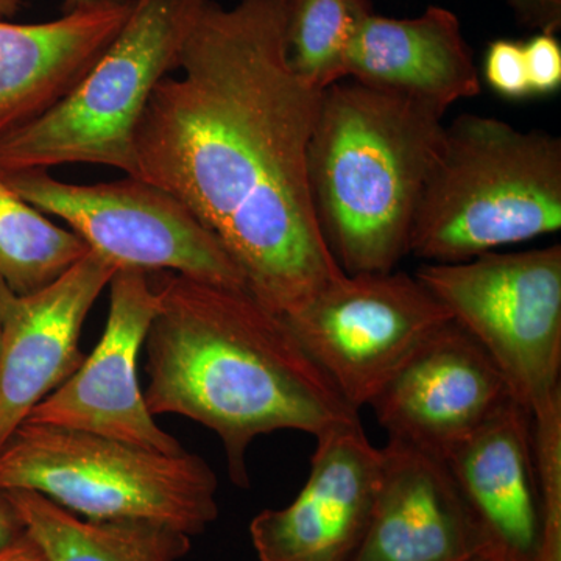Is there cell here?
<instances>
[{
  "label": "cell",
  "instance_id": "obj_1",
  "mask_svg": "<svg viewBox=\"0 0 561 561\" xmlns=\"http://www.w3.org/2000/svg\"><path fill=\"white\" fill-rule=\"evenodd\" d=\"M286 20L287 0H210L133 135L135 176L183 202L279 317L345 273L309 184L323 91L291 70Z\"/></svg>",
  "mask_w": 561,
  "mask_h": 561
},
{
  "label": "cell",
  "instance_id": "obj_2",
  "mask_svg": "<svg viewBox=\"0 0 561 561\" xmlns=\"http://www.w3.org/2000/svg\"><path fill=\"white\" fill-rule=\"evenodd\" d=\"M157 273L158 312L144 343L147 409L216 432L239 489L250 486L247 451L261 435L287 430L317 437L359 420L283 317L249 290Z\"/></svg>",
  "mask_w": 561,
  "mask_h": 561
},
{
  "label": "cell",
  "instance_id": "obj_3",
  "mask_svg": "<svg viewBox=\"0 0 561 561\" xmlns=\"http://www.w3.org/2000/svg\"><path fill=\"white\" fill-rule=\"evenodd\" d=\"M445 113L345 79L321 92L308 151L313 209L342 271L391 272L411 249Z\"/></svg>",
  "mask_w": 561,
  "mask_h": 561
},
{
  "label": "cell",
  "instance_id": "obj_4",
  "mask_svg": "<svg viewBox=\"0 0 561 561\" xmlns=\"http://www.w3.org/2000/svg\"><path fill=\"white\" fill-rule=\"evenodd\" d=\"M560 227L559 136L478 114L445 125L409 254L426 264H457Z\"/></svg>",
  "mask_w": 561,
  "mask_h": 561
},
{
  "label": "cell",
  "instance_id": "obj_5",
  "mask_svg": "<svg viewBox=\"0 0 561 561\" xmlns=\"http://www.w3.org/2000/svg\"><path fill=\"white\" fill-rule=\"evenodd\" d=\"M43 494L81 518L161 524L197 537L219 518L216 472L91 432L22 423L0 449V491Z\"/></svg>",
  "mask_w": 561,
  "mask_h": 561
},
{
  "label": "cell",
  "instance_id": "obj_6",
  "mask_svg": "<svg viewBox=\"0 0 561 561\" xmlns=\"http://www.w3.org/2000/svg\"><path fill=\"white\" fill-rule=\"evenodd\" d=\"M210 0H133L108 49L68 98L0 136V172L108 165L135 176L133 135L151 92L179 69Z\"/></svg>",
  "mask_w": 561,
  "mask_h": 561
},
{
  "label": "cell",
  "instance_id": "obj_7",
  "mask_svg": "<svg viewBox=\"0 0 561 561\" xmlns=\"http://www.w3.org/2000/svg\"><path fill=\"white\" fill-rule=\"evenodd\" d=\"M537 415L561 401V247L490 251L415 273Z\"/></svg>",
  "mask_w": 561,
  "mask_h": 561
},
{
  "label": "cell",
  "instance_id": "obj_8",
  "mask_svg": "<svg viewBox=\"0 0 561 561\" xmlns=\"http://www.w3.org/2000/svg\"><path fill=\"white\" fill-rule=\"evenodd\" d=\"M0 179L44 216L65 221L117 271L173 272L249 290L219 238L171 192L149 181L127 175L72 184L46 169L0 172Z\"/></svg>",
  "mask_w": 561,
  "mask_h": 561
},
{
  "label": "cell",
  "instance_id": "obj_9",
  "mask_svg": "<svg viewBox=\"0 0 561 561\" xmlns=\"http://www.w3.org/2000/svg\"><path fill=\"white\" fill-rule=\"evenodd\" d=\"M283 319L359 411L451 316L415 275L391 271L343 273Z\"/></svg>",
  "mask_w": 561,
  "mask_h": 561
},
{
  "label": "cell",
  "instance_id": "obj_10",
  "mask_svg": "<svg viewBox=\"0 0 561 561\" xmlns=\"http://www.w3.org/2000/svg\"><path fill=\"white\" fill-rule=\"evenodd\" d=\"M108 286L101 342L24 423L91 432L165 454L186 451L154 423L140 391L138 357L158 312L157 290L149 275L135 268H121Z\"/></svg>",
  "mask_w": 561,
  "mask_h": 561
},
{
  "label": "cell",
  "instance_id": "obj_11",
  "mask_svg": "<svg viewBox=\"0 0 561 561\" xmlns=\"http://www.w3.org/2000/svg\"><path fill=\"white\" fill-rule=\"evenodd\" d=\"M508 397L489 353L451 319L424 339L370 405L389 438L445 460Z\"/></svg>",
  "mask_w": 561,
  "mask_h": 561
},
{
  "label": "cell",
  "instance_id": "obj_12",
  "mask_svg": "<svg viewBox=\"0 0 561 561\" xmlns=\"http://www.w3.org/2000/svg\"><path fill=\"white\" fill-rule=\"evenodd\" d=\"M311 472L283 508L254 516L250 537L260 561H353L370 523L382 476V449L360 420L317 435Z\"/></svg>",
  "mask_w": 561,
  "mask_h": 561
},
{
  "label": "cell",
  "instance_id": "obj_13",
  "mask_svg": "<svg viewBox=\"0 0 561 561\" xmlns=\"http://www.w3.org/2000/svg\"><path fill=\"white\" fill-rule=\"evenodd\" d=\"M116 272V265L91 250L33 294H14L0 280V449L83 364L81 328Z\"/></svg>",
  "mask_w": 561,
  "mask_h": 561
},
{
  "label": "cell",
  "instance_id": "obj_14",
  "mask_svg": "<svg viewBox=\"0 0 561 561\" xmlns=\"http://www.w3.org/2000/svg\"><path fill=\"white\" fill-rule=\"evenodd\" d=\"M481 540L496 561H540L541 490L534 420L508 397L445 459Z\"/></svg>",
  "mask_w": 561,
  "mask_h": 561
},
{
  "label": "cell",
  "instance_id": "obj_15",
  "mask_svg": "<svg viewBox=\"0 0 561 561\" xmlns=\"http://www.w3.org/2000/svg\"><path fill=\"white\" fill-rule=\"evenodd\" d=\"M370 523L353 561H468L481 540L442 457L389 438Z\"/></svg>",
  "mask_w": 561,
  "mask_h": 561
},
{
  "label": "cell",
  "instance_id": "obj_16",
  "mask_svg": "<svg viewBox=\"0 0 561 561\" xmlns=\"http://www.w3.org/2000/svg\"><path fill=\"white\" fill-rule=\"evenodd\" d=\"M131 7L125 0L38 24L0 20V136L60 105L119 35Z\"/></svg>",
  "mask_w": 561,
  "mask_h": 561
},
{
  "label": "cell",
  "instance_id": "obj_17",
  "mask_svg": "<svg viewBox=\"0 0 561 561\" xmlns=\"http://www.w3.org/2000/svg\"><path fill=\"white\" fill-rule=\"evenodd\" d=\"M346 79L426 103L442 113L481 92L459 18L437 5L415 18L368 14L351 46Z\"/></svg>",
  "mask_w": 561,
  "mask_h": 561
},
{
  "label": "cell",
  "instance_id": "obj_18",
  "mask_svg": "<svg viewBox=\"0 0 561 561\" xmlns=\"http://www.w3.org/2000/svg\"><path fill=\"white\" fill-rule=\"evenodd\" d=\"M25 531L49 561H180L191 552L183 531L146 522L81 518L35 491H3Z\"/></svg>",
  "mask_w": 561,
  "mask_h": 561
},
{
  "label": "cell",
  "instance_id": "obj_19",
  "mask_svg": "<svg viewBox=\"0 0 561 561\" xmlns=\"http://www.w3.org/2000/svg\"><path fill=\"white\" fill-rule=\"evenodd\" d=\"M91 249L0 179V280L18 295L44 289Z\"/></svg>",
  "mask_w": 561,
  "mask_h": 561
},
{
  "label": "cell",
  "instance_id": "obj_20",
  "mask_svg": "<svg viewBox=\"0 0 561 561\" xmlns=\"http://www.w3.org/2000/svg\"><path fill=\"white\" fill-rule=\"evenodd\" d=\"M370 0H287L286 47L291 70L323 91L346 79V61Z\"/></svg>",
  "mask_w": 561,
  "mask_h": 561
},
{
  "label": "cell",
  "instance_id": "obj_21",
  "mask_svg": "<svg viewBox=\"0 0 561 561\" xmlns=\"http://www.w3.org/2000/svg\"><path fill=\"white\" fill-rule=\"evenodd\" d=\"M531 420L541 490L540 561H561V401Z\"/></svg>",
  "mask_w": 561,
  "mask_h": 561
},
{
  "label": "cell",
  "instance_id": "obj_22",
  "mask_svg": "<svg viewBox=\"0 0 561 561\" xmlns=\"http://www.w3.org/2000/svg\"><path fill=\"white\" fill-rule=\"evenodd\" d=\"M486 83L502 98L518 99L530 95L524 44L512 39H496L490 44L483 65Z\"/></svg>",
  "mask_w": 561,
  "mask_h": 561
},
{
  "label": "cell",
  "instance_id": "obj_23",
  "mask_svg": "<svg viewBox=\"0 0 561 561\" xmlns=\"http://www.w3.org/2000/svg\"><path fill=\"white\" fill-rule=\"evenodd\" d=\"M531 94H551L561 87V46L557 35L537 33L524 44Z\"/></svg>",
  "mask_w": 561,
  "mask_h": 561
},
{
  "label": "cell",
  "instance_id": "obj_24",
  "mask_svg": "<svg viewBox=\"0 0 561 561\" xmlns=\"http://www.w3.org/2000/svg\"><path fill=\"white\" fill-rule=\"evenodd\" d=\"M504 3L523 27L537 33L559 35L561 0H504Z\"/></svg>",
  "mask_w": 561,
  "mask_h": 561
},
{
  "label": "cell",
  "instance_id": "obj_25",
  "mask_svg": "<svg viewBox=\"0 0 561 561\" xmlns=\"http://www.w3.org/2000/svg\"><path fill=\"white\" fill-rule=\"evenodd\" d=\"M0 561H49L46 553L39 548L38 542L33 540L27 531L20 535L16 540L0 548Z\"/></svg>",
  "mask_w": 561,
  "mask_h": 561
},
{
  "label": "cell",
  "instance_id": "obj_26",
  "mask_svg": "<svg viewBox=\"0 0 561 561\" xmlns=\"http://www.w3.org/2000/svg\"><path fill=\"white\" fill-rule=\"evenodd\" d=\"M24 531L20 516L11 505L9 497L5 496L3 491H0V548L16 540Z\"/></svg>",
  "mask_w": 561,
  "mask_h": 561
},
{
  "label": "cell",
  "instance_id": "obj_27",
  "mask_svg": "<svg viewBox=\"0 0 561 561\" xmlns=\"http://www.w3.org/2000/svg\"><path fill=\"white\" fill-rule=\"evenodd\" d=\"M125 2V0H62L61 11L65 13H73V11L98 9V7L116 5V3Z\"/></svg>",
  "mask_w": 561,
  "mask_h": 561
},
{
  "label": "cell",
  "instance_id": "obj_28",
  "mask_svg": "<svg viewBox=\"0 0 561 561\" xmlns=\"http://www.w3.org/2000/svg\"><path fill=\"white\" fill-rule=\"evenodd\" d=\"M21 7L22 0H0V20L16 16Z\"/></svg>",
  "mask_w": 561,
  "mask_h": 561
},
{
  "label": "cell",
  "instance_id": "obj_29",
  "mask_svg": "<svg viewBox=\"0 0 561 561\" xmlns=\"http://www.w3.org/2000/svg\"><path fill=\"white\" fill-rule=\"evenodd\" d=\"M468 561H496V560L490 559V557L481 556V553H479V556L472 557V559H470Z\"/></svg>",
  "mask_w": 561,
  "mask_h": 561
},
{
  "label": "cell",
  "instance_id": "obj_30",
  "mask_svg": "<svg viewBox=\"0 0 561 561\" xmlns=\"http://www.w3.org/2000/svg\"><path fill=\"white\" fill-rule=\"evenodd\" d=\"M0 332H2V312H0Z\"/></svg>",
  "mask_w": 561,
  "mask_h": 561
}]
</instances>
